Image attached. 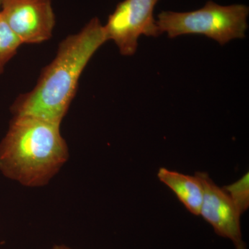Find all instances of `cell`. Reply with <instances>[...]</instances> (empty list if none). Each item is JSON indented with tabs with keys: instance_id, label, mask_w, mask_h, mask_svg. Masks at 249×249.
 <instances>
[{
	"instance_id": "obj_1",
	"label": "cell",
	"mask_w": 249,
	"mask_h": 249,
	"mask_svg": "<svg viewBox=\"0 0 249 249\" xmlns=\"http://www.w3.org/2000/svg\"><path fill=\"white\" fill-rule=\"evenodd\" d=\"M107 41L104 26L98 18L65 37L59 44L55 58L41 72L36 86L13 104L14 116H31L61 124L85 67Z\"/></svg>"
},
{
	"instance_id": "obj_2",
	"label": "cell",
	"mask_w": 249,
	"mask_h": 249,
	"mask_svg": "<svg viewBox=\"0 0 249 249\" xmlns=\"http://www.w3.org/2000/svg\"><path fill=\"white\" fill-rule=\"evenodd\" d=\"M69 158L60 124L27 116H14L0 142V172L24 186H44Z\"/></svg>"
},
{
	"instance_id": "obj_3",
	"label": "cell",
	"mask_w": 249,
	"mask_h": 249,
	"mask_svg": "<svg viewBox=\"0 0 249 249\" xmlns=\"http://www.w3.org/2000/svg\"><path fill=\"white\" fill-rule=\"evenodd\" d=\"M249 14L246 5L222 6L209 1L202 9L191 12L163 11L156 24L160 34L167 33L170 38L188 34L204 35L224 45L234 39L245 38Z\"/></svg>"
},
{
	"instance_id": "obj_4",
	"label": "cell",
	"mask_w": 249,
	"mask_h": 249,
	"mask_svg": "<svg viewBox=\"0 0 249 249\" xmlns=\"http://www.w3.org/2000/svg\"><path fill=\"white\" fill-rule=\"evenodd\" d=\"M160 0H124L116 6L104 25L108 40H112L122 55L137 52L141 36L160 35L153 11Z\"/></svg>"
},
{
	"instance_id": "obj_5",
	"label": "cell",
	"mask_w": 249,
	"mask_h": 249,
	"mask_svg": "<svg viewBox=\"0 0 249 249\" xmlns=\"http://www.w3.org/2000/svg\"><path fill=\"white\" fill-rule=\"evenodd\" d=\"M0 11L22 45L42 43L53 35L52 0H3Z\"/></svg>"
},
{
	"instance_id": "obj_6",
	"label": "cell",
	"mask_w": 249,
	"mask_h": 249,
	"mask_svg": "<svg viewBox=\"0 0 249 249\" xmlns=\"http://www.w3.org/2000/svg\"><path fill=\"white\" fill-rule=\"evenodd\" d=\"M204 188L200 214L217 235L229 239L235 249H247L241 229L239 210L227 192L214 183L205 172H196Z\"/></svg>"
},
{
	"instance_id": "obj_7",
	"label": "cell",
	"mask_w": 249,
	"mask_h": 249,
	"mask_svg": "<svg viewBox=\"0 0 249 249\" xmlns=\"http://www.w3.org/2000/svg\"><path fill=\"white\" fill-rule=\"evenodd\" d=\"M157 177L160 182L164 183L176 195L178 200L191 213L199 216L204 188L196 175L190 176L163 167L159 170Z\"/></svg>"
},
{
	"instance_id": "obj_8",
	"label": "cell",
	"mask_w": 249,
	"mask_h": 249,
	"mask_svg": "<svg viewBox=\"0 0 249 249\" xmlns=\"http://www.w3.org/2000/svg\"><path fill=\"white\" fill-rule=\"evenodd\" d=\"M21 45L22 42L10 28L0 11V75L4 73L6 65L18 53Z\"/></svg>"
},
{
	"instance_id": "obj_9",
	"label": "cell",
	"mask_w": 249,
	"mask_h": 249,
	"mask_svg": "<svg viewBox=\"0 0 249 249\" xmlns=\"http://www.w3.org/2000/svg\"><path fill=\"white\" fill-rule=\"evenodd\" d=\"M241 214L249 208V173H245L237 181L223 187Z\"/></svg>"
},
{
	"instance_id": "obj_10",
	"label": "cell",
	"mask_w": 249,
	"mask_h": 249,
	"mask_svg": "<svg viewBox=\"0 0 249 249\" xmlns=\"http://www.w3.org/2000/svg\"><path fill=\"white\" fill-rule=\"evenodd\" d=\"M52 249H71L69 248V247H66L65 245H56L55 247H53Z\"/></svg>"
},
{
	"instance_id": "obj_11",
	"label": "cell",
	"mask_w": 249,
	"mask_h": 249,
	"mask_svg": "<svg viewBox=\"0 0 249 249\" xmlns=\"http://www.w3.org/2000/svg\"><path fill=\"white\" fill-rule=\"evenodd\" d=\"M3 0H0V11H1V4H2Z\"/></svg>"
}]
</instances>
